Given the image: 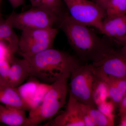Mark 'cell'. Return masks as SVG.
<instances>
[{
    "mask_svg": "<svg viewBox=\"0 0 126 126\" xmlns=\"http://www.w3.org/2000/svg\"><path fill=\"white\" fill-rule=\"evenodd\" d=\"M14 58V55L12 53L7 44L0 40V60H8L11 63Z\"/></svg>",
    "mask_w": 126,
    "mask_h": 126,
    "instance_id": "obj_22",
    "label": "cell"
},
{
    "mask_svg": "<svg viewBox=\"0 0 126 126\" xmlns=\"http://www.w3.org/2000/svg\"><path fill=\"white\" fill-rule=\"evenodd\" d=\"M9 19H0V40L7 44L13 54L18 51L19 38Z\"/></svg>",
    "mask_w": 126,
    "mask_h": 126,
    "instance_id": "obj_15",
    "label": "cell"
},
{
    "mask_svg": "<svg viewBox=\"0 0 126 126\" xmlns=\"http://www.w3.org/2000/svg\"><path fill=\"white\" fill-rule=\"evenodd\" d=\"M70 17L79 24L96 27L102 33L105 10L88 0H63Z\"/></svg>",
    "mask_w": 126,
    "mask_h": 126,
    "instance_id": "obj_7",
    "label": "cell"
},
{
    "mask_svg": "<svg viewBox=\"0 0 126 126\" xmlns=\"http://www.w3.org/2000/svg\"><path fill=\"white\" fill-rule=\"evenodd\" d=\"M10 62L8 60H0V84L8 85V77Z\"/></svg>",
    "mask_w": 126,
    "mask_h": 126,
    "instance_id": "obj_20",
    "label": "cell"
},
{
    "mask_svg": "<svg viewBox=\"0 0 126 126\" xmlns=\"http://www.w3.org/2000/svg\"><path fill=\"white\" fill-rule=\"evenodd\" d=\"M0 103L13 108L30 111L29 107L22 99L17 88L0 84Z\"/></svg>",
    "mask_w": 126,
    "mask_h": 126,
    "instance_id": "obj_14",
    "label": "cell"
},
{
    "mask_svg": "<svg viewBox=\"0 0 126 126\" xmlns=\"http://www.w3.org/2000/svg\"><path fill=\"white\" fill-rule=\"evenodd\" d=\"M30 76V67L27 60L14 57L10 63L8 77L9 86L18 88Z\"/></svg>",
    "mask_w": 126,
    "mask_h": 126,
    "instance_id": "obj_12",
    "label": "cell"
},
{
    "mask_svg": "<svg viewBox=\"0 0 126 126\" xmlns=\"http://www.w3.org/2000/svg\"><path fill=\"white\" fill-rule=\"evenodd\" d=\"M79 103L81 108L90 117L95 126H114V117L107 116L96 108Z\"/></svg>",
    "mask_w": 126,
    "mask_h": 126,
    "instance_id": "obj_17",
    "label": "cell"
},
{
    "mask_svg": "<svg viewBox=\"0 0 126 126\" xmlns=\"http://www.w3.org/2000/svg\"><path fill=\"white\" fill-rule=\"evenodd\" d=\"M97 78L104 82L126 77V59L113 50L99 61L91 63Z\"/></svg>",
    "mask_w": 126,
    "mask_h": 126,
    "instance_id": "obj_8",
    "label": "cell"
},
{
    "mask_svg": "<svg viewBox=\"0 0 126 126\" xmlns=\"http://www.w3.org/2000/svg\"><path fill=\"white\" fill-rule=\"evenodd\" d=\"M102 33L120 45L126 38V14L103 20Z\"/></svg>",
    "mask_w": 126,
    "mask_h": 126,
    "instance_id": "obj_11",
    "label": "cell"
},
{
    "mask_svg": "<svg viewBox=\"0 0 126 126\" xmlns=\"http://www.w3.org/2000/svg\"><path fill=\"white\" fill-rule=\"evenodd\" d=\"M58 33V30L54 27L23 31L19 38L18 51L25 58L51 48Z\"/></svg>",
    "mask_w": 126,
    "mask_h": 126,
    "instance_id": "obj_5",
    "label": "cell"
},
{
    "mask_svg": "<svg viewBox=\"0 0 126 126\" xmlns=\"http://www.w3.org/2000/svg\"><path fill=\"white\" fill-rule=\"evenodd\" d=\"M23 58L29 63L31 76L48 84H51L80 65L75 57L52 48Z\"/></svg>",
    "mask_w": 126,
    "mask_h": 126,
    "instance_id": "obj_2",
    "label": "cell"
},
{
    "mask_svg": "<svg viewBox=\"0 0 126 126\" xmlns=\"http://www.w3.org/2000/svg\"><path fill=\"white\" fill-rule=\"evenodd\" d=\"M32 7H42L48 10L60 18L66 13L63 9L61 0H30Z\"/></svg>",
    "mask_w": 126,
    "mask_h": 126,
    "instance_id": "obj_18",
    "label": "cell"
},
{
    "mask_svg": "<svg viewBox=\"0 0 126 126\" xmlns=\"http://www.w3.org/2000/svg\"><path fill=\"white\" fill-rule=\"evenodd\" d=\"M58 23L70 46L82 60L97 62L114 50L87 26L74 20L68 12L60 18Z\"/></svg>",
    "mask_w": 126,
    "mask_h": 126,
    "instance_id": "obj_1",
    "label": "cell"
},
{
    "mask_svg": "<svg viewBox=\"0 0 126 126\" xmlns=\"http://www.w3.org/2000/svg\"><path fill=\"white\" fill-rule=\"evenodd\" d=\"M77 101L69 95L64 111L45 124L52 126H85L77 106Z\"/></svg>",
    "mask_w": 126,
    "mask_h": 126,
    "instance_id": "obj_10",
    "label": "cell"
},
{
    "mask_svg": "<svg viewBox=\"0 0 126 126\" xmlns=\"http://www.w3.org/2000/svg\"><path fill=\"white\" fill-rule=\"evenodd\" d=\"M50 86L48 84L30 81L21 85L17 88L22 99L30 109V111L40 105Z\"/></svg>",
    "mask_w": 126,
    "mask_h": 126,
    "instance_id": "obj_9",
    "label": "cell"
},
{
    "mask_svg": "<svg viewBox=\"0 0 126 126\" xmlns=\"http://www.w3.org/2000/svg\"><path fill=\"white\" fill-rule=\"evenodd\" d=\"M70 72L66 73L51 84L40 105L29 111V126H36L50 120L64 106L67 94L68 81Z\"/></svg>",
    "mask_w": 126,
    "mask_h": 126,
    "instance_id": "obj_3",
    "label": "cell"
},
{
    "mask_svg": "<svg viewBox=\"0 0 126 126\" xmlns=\"http://www.w3.org/2000/svg\"><path fill=\"white\" fill-rule=\"evenodd\" d=\"M107 18L126 14V0H112L105 9Z\"/></svg>",
    "mask_w": 126,
    "mask_h": 126,
    "instance_id": "obj_19",
    "label": "cell"
},
{
    "mask_svg": "<svg viewBox=\"0 0 126 126\" xmlns=\"http://www.w3.org/2000/svg\"><path fill=\"white\" fill-rule=\"evenodd\" d=\"M7 18L14 28L22 31L53 28L59 19L48 10L39 7H32L20 13L13 12Z\"/></svg>",
    "mask_w": 126,
    "mask_h": 126,
    "instance_id": "obj_6",
    "label": "cell"
},
{
    "mask_svg": "<svg viewBox=\"0 0 126 126\" xmlns=\"http://www.w3.org/2000/svg\"><path fill=\"white\" fill-rule=\"evenodd\" d=\"M1 18V14H0V19Z\"/></svg>",
    "mask_w": 126,
    "mask_h": 126,
    "instance_id": "obj_27",
    "label": "cell"
},
{
    "mask_svg": "<svg viewBox=\"0 0 126 126\" xmlns=\"http://www.w3.org/2000/svg\"><path fill=\"white\" fill-rule=\"evenodd\" d=\"M69 95L78 102L96 107L94 96L96 76L91 64L79 65L71 71Z\"/></svg>",
    "mask_w": 126,
    "mask_h": 126,
    "instance_id": "obj_4",
    "label": "cell"
},
{
    "mask_svg": "<svg viewBox=\"0 0 126 126\" xmlns=\"http://www.w3.org/2000/svg\"><path fill=\"white\" fill-rule=\"evenodd\" d=\"M25 111L0 104V123L10 126H29Z\"/></svg>",
    "mask_w": 126,
    "mask_h": 126,
    "instance_id": "obj_13",
    "label": "cell"
},
{
    "mask_svg": "<svg viewBox=\"0 0 126 126\" xmlns=\"http://www.w3.org/2000/svg\"><path fill=\"white\" fill-rule=\"evenodd\" d=\"M120 45L122 47L119 50V53L126 59V38L122 42Z\"/></svg>",
    "mask_w": 126,
    "mask_h": 126,
    "instance_id": "obj_25",
    "label": "cell"
},
{
    "mask_svg": "<svg viewBox=\"0 0 126 126\" xmlns=\"http://www.w3.org/2000/svg\"><path fill=\"white\" fill-rule=\"evenodd\" d=\"M112 0H94V2L105 10Z\"/></svg>",
    "mask_w": 126,
    "mask_h": 126,
    "instance_id": "obj_24",
    "label": "cell"
},
{
    "mask_svg": "<svg viewBox=\"0 0 126 126\" xmlns=\"http://www.w3.org/2000/svg\"><path fill=\"white\" fill-rule=\"evenodd\" d=\"M118 126H126V116L121 118V121Z\"/></svg>",
    "mask_w": 126,
    "mask_h": 126,
    "instance_id": "obj_26",
    "label": "cell"
},
{
    "mask_svg": "<svg viewBox=\"0 0 126 126\" xmlns=\"http://www.w3.org/2000/svg\"><path fill=\"white\" fill-rule=\"evenodd\" d=\"M1 1V0H0V5Z\"/></svg>",
    "mask_w": 126,
    "mask_h": 126,
    "instance_id": "obj_28",
    "label": "cell"
},
{
    "mask_svg": "<svg viewBox=\"0 0 126 126\" xmlns=\"http://www.w3.org/2000/svg\"><path fill=\"white\" fill-rule=\"evenodd\" d=\"M13 9L18 8L20 6L24 5L25 0H7Z\"/></svg>",
    "mask_w": 126,
    "mask_h": 126,
    "instance_id": "obj_23",
    "label": "cell"
},
{
    "mask_svg": "<svg viewBox=\"0 0 126 126\" xmlns=\"http://www.w3.org/2000/svg\"><path fill=\"white\" fill-rule=\"evenodd\" d=\"M97 107L98 110L105 115L110 117H114L113 112L115 107L111 101L108 102L106 101H105L97 105Z\"/></svg>",
    "mask_w": 126,
    "mask_h": 126,
    "instance_id": "obj_21",
    "label": "cell"
},
{
    "mask_svg": "<svg viewBox=\"0 0 126 126\" xmlns=\"http://www.w3.org/2000/svg\"><path fill=\"white\" fill-rule=\"evenodd\" d=\"M107 87L108 97L115 108L119 103L126 94V77L112 79L105 82Z\"/></svg>",
    "mask_w": 126,
    "mask_h": 126,
    "instance_id": "obj_16",
    "label": "cell"
}]
</instances>
